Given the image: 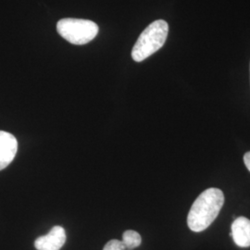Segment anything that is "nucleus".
Instances as JSON below:
<instances>
[{
    "instance_id": "1",
    "label": "nucleus",
    "mask_w": 250,
    "mask_h": 250,
    "mask_svg": "<svg viewBox=\"0 0 250 250\" xmlns=\"http://www.w3.org/2000/svg\"><path fill=\"white\" fill-rule=\"evenodd\" d=\"M224 204V195L219 188H208L201 193L188 213V224L193 232H200L212 224Z\"/></svg>"
},
{
    "instance_id": "2",
    "label": "nucleus",
    "mask_w": 250,
    "mask_h": 250,
    "mask_svg": "<svg viewBox=\"0 0 250 250\" xmlns=\"http://www.w3.org/2000/svg\"><path fill=\"white\" fill-rule=\"evenodd\" d=\"M169 33V25L163 20L153 21L138 37L132 50L134 62H141L156 53L164 45Z\"/></svg>"
},
{
    "instance_id": "3",
    "label": "nucleus",
    "mask_w": 250,
    "mask_h": 250,
    "mask_svg": "<svg viewBox=\"0 0 250 250\" xmlns=\"http://www.w3.org/2000/svg\"><path fill=\"white\" fill-rule=\"evenodd\" d=\"M58 33L73 45H85L99 34L97 23L88 20L66 18L59 21Z\"/></svg>"
},
{
    "instance_id": "4",
    "label": "nucleus",
    "mask_w": 250,
    "mask_h": 250,
    "mask_svg": "<svg viewBox=\"0 0 250 250\" xmlns=\"http://www.w3.org/2000/svg\"><path fill=\"white\" fill-rule=\"evenodd\" d=\"M66 242V232L62 226H54L45 235L40 236L35 242L37 250H60Z\"/></svg>"
},
{
    "instance_id": "5",
    "label": "nucleus",
    "mask_w": 250,
    "mask_h": 250,
    "mask_svg": "<svg viewBox=\"0 0 250 250\" xmlns=\"http://www.w3.org/2000/svg\"><path fill=\"white\" fill-rule=\"evenodd\" d=\"M18 150V141L13 134L0 131V170L7 168Z\"/></svg>"
},
{
    "instance_id": "6",
    "label": "nucleus",
    "mask_w": 250,
    "mask_h": 250,
    "mask_svg": "<svg viewBox=\"0 0 250 250\" xmlns=\"http://www.w3.org/2000/svg\"><path fill=\"white\" fill-rule=\"evenodd\" d=\"M231 236L234 243L240 248L250 247V220L245 217L235 219L232 224Z\"/></svg>"
},
{
    "instance_id": "7",
    "label": "nucleus",
    "mask_w": 250,
    "mask_h": 250,
    "mask_svg": "<svg viewBox=\"0 0 250 250\" xmlns=\"http://www.w3.org/2000/svg\"><path fill=\"white\" fill-rule=\"evenodd\" d=\"M122 242L124 243L126 250H133L141 245L142 238L138 232L133 230H128L124 232Z\"/></svg>"
},
{
    "instance_id": "8",
    "label": "nucleus",
    "mask_w": 250,
    "mask_h": 250,
    "mask_svg": "<svg viewBox=\"0 0 250 250\" xmlns=\"http://www.w3.org/2000/svg\"><path fill=\"white\" fill-rule=\"evenodd\" d=\"M103 250H127L125 249L124 243L117 239H112L107 242Z\"/></svg>"
},
{
    "instance_id": "9",
    "label": "nucleus",
    "mask_w": 250,
    "mask_h": 250,
    "mask_svg": "<svg viewBox=\"0 0 250 250\" xmlns=\"http://www.w3.org/2000/svg\"><path fill=\"white\" fill-rule=\"evenodd\" d=\"M244 162H245V165L248 168V170L250 171V151L245 154V156H244Z\"/></svg>"
}]
</instances>
